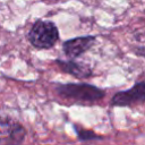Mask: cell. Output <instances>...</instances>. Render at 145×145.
<instances>
[{
    "label": "cell",
    "mask_w": 145,
    "mask_h": 145,
    "mask_svg": "<svg viewBox=\"0 0 145 145\" xmlns=\"http://www.w3.org/2000/svg\"><path fill=\"white\" fill-rule=\"evenodd\" d=\"M56 91L61 97L77 103H95L102 100L105 95L103 89L85 83H69L59 85Z\"/></svg>",
    "instance_id": "1"
},
{
    "label": "cell",
    "mask_w": 145,
    "mask_h": 145,
    "mask_svg": "<svg viewBox=\"0 0 145 145\" xmlns=\"http://www.w3.org/2000/svg\"><path fill=\"white\" fill-rule=\"evenodd\" d=\"M27 39L29 43L40 50H48L54 46L59 40V31L50 20H36L31 27Z\"/></svg>",
    "instance_id": "2"
},
{
    "label": "cell",
    "mask_w": 145,
    "mask_h": 145,
    "mask_svg": "<svg viewBox=\"0 0 145 145\" xmlns=\"http://www.w3.org/2000/svg\"><path fill=\"white\" fill-rule=\"evenodd\" d=\"M26 136L25 128L10 117H0V145H22Z\"/></svg>",
    "instance_id": "3"
},
{
    "label": "cell",
    "mask_w": 145,
    "mask_h": 145,
    "mask_svg": "<svg viewBox=\"0 0 145 145\" xmlns=\"http://www.w3.org/2000/svg\"><path fill=\"white\" fill-rule=\"evenodd\" d=\"M145 101V83L140 80L131 88L118 92L113 95L111 103L114 106H129L133 104H142Z\"/></svg>",
    "instance_id": "4"
},
{
    "label": "cell",
    "mask_w": 145,
    "mask_h": 145,
    "mask_svg": "<svg viewBox=\"0 0 145 145\" xmlns=\"http://www.w3.org/2000/svg\"><path fill=\"white\" fill-rule=\"evenodd\" d=\"M95 43V36L86 35V36H78L70 40H67L62 44V50L65 54L69 59H75L86 51H88Z\"/></svg>",
    "instance_id": "5"
},
{
    "label": "cell",
    "mask_w": 145,
    "mask_h": 145,
    "mask_svg": "<svg viewBox=\"0 0 145 145\" xmlns=\"http://www.w3.org/2000/svg\"><path fill=\"white\" fill-rule=\"evenodd\" d=\"M56 63L59 66V68L63 72L69 74V75L74 76V77H76L78 79L88 78L93 74L91 67H88V66H86L84 63L77 62L74 59H71V60H57Z\"/></svg>",
    "instance_id": "6"
},
{
    "label": "cell",
    "mask_w": 145,
    "mask_h": 145,
    "mask_svg": "<svg viewBox=\"0 0 145 145\" xmlns=\"http://www.w3.org/2000/svg\"><path fill=\"white\" fill-rule=\"evenodd\" d=\"M74 128H75L76 134H77V136L80 140H89V139H93V138H100V136L96 135L93 130H86L84 128L78 127L77 125H74Z\"/></svg>",
    "instance_id": "7"
}]
</instances>
